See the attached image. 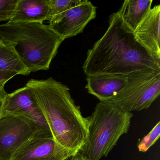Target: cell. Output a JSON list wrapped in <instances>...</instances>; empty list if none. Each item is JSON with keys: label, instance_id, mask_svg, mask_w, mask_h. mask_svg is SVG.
<instances>
[{"label": "cell", "instance_id": "cell-12", "mask_svg": "<svg viewBox=\"0 0 160 160\" xmlns=\"http://www.w3.org/2000/svg\"><path fill=\"white\" fill-rule=\"evenodd\" d=\"M49 0H18L10 22H41L50 18Z\"/></svg>", "mask_w": 160, "mask_h": 160}, {"label": "cell", "instance_id": "cell-5", "mask_svg": "<svg viewBox=\"0 0 160 160\" xmlns=\"http://www.w3.org/2000/svg\"><path fill=\"white\" fill-rule=\"evenodd\" d=\"M160 94V72L138 71L128 75L125 87L107 101L127 112L148 108Z\"/></svg>", "mask_w": 160, "mask_h": 160}, {"label": "cell", "instance_id": "cell-20", "mask_svg": "<svg viewBox=\"0 0 160 160\" xmlns=\"http://www.w3.org/2000/svg\"><path fill=\"white\" fill-rule=\"evenodd\" d=\"M68 160H88V158L84 156L83 154L79 152L76 154L75 156H73Z\"/></svg>", "mask_w": 160, "mask_h": 160}, {"label": "cell", "instance_id": "cell-19", "mask_svg": "<svg viewBox=\"0 0 160 160\" xmlns=\"http://www.w3.org/2000/svg\"><path fill=\"white\" fill-rule=\"evenodd\" d=\"M5 84L0 86V117L4 110V104L8 93L5 89Z\"/></svg>", "mask_w": 160, "mask_h": 160}, {"label": "cell", "instance_id": "cell-6", "mask_svg": "<svg viewBox=\"0 0 160 160\" xmlns=\"http://www.w3.org/2000/svg\"><path fill=\"white\" fill-rule=\"evenodd\" d=\"M3 112L26 120L35 133L34 138L53 137L42 110L27 86L8 93Z\"/></svg>", "mask_w": 160, "mask_h": 160}, {"label": "cell", "instance_id": "cell-2", "mask_svg": "<svg viewBox=\"0 0 160 160\" xmlns=\"http://www.w3.org/2000/svg\"><path fill=\"white\" fill-rule=\"evenodd\" d=\"M42 110L52 136L66 148L81 151L88 137V119L82 116L70 89L52 77L26 84Z\"/></svg>", "mask_w": 160, "mask_h": 160}, {"label": "cell", "instance_id": "cell-1", "mask_svg": "<svg viewBox=\"0 0 160 160\" xmlns=\"http://www.w3.org/2000/svg\"><path fill=\"white\" fill-rule=\"evenodd\" d=\"M83 70L87 76H128L147 70L160 72V59L136 39L134 32L116 12L109 17L105 33L88 50Z\"/></svg>", "mask_w": 160, "mask_h": 160}, {"label": "cell", "instance_id": "cell-16", "mask_svg": "<svg viewBox=\"0 0 160 160\" xmlns=\"http://www.w3.org/2000/svg\"><path fill=\"white\" fill-rule=\"evenodd\" d=\"M160 135V122H158L152 130L144 137L138 145V150L146 152L158 140Z\"/></svg>", "mask_w": 160, "mask_h": 160}, {"label": "cell", "instance_id": "cell-8", "mask_svg": "<svg viewBox=\"0 0 160 160\" xmlns=\"http://www.w3.org/2000/svg\"><path fill=\"white\" fill-rule=\"evenodd\" d=\"M97 8L88 0H81L74 7L49 20V27L64 41L82 33L96 16Z\"/></svg>", "mask_w": 160, "mask_h": 160}, {"label": "cell", "instance_id": "cell-4", "mask_svg": "<svg viewBox=\"0 0 160 160\" xmlns=\"http://www.w3.org/2000/svg\"><path fill=\"white\" fill-rule=\"evenodd\" d=\"M132 116L108 102L98 103L88 118V139L80 152L88 160L106 157L128 132Z\"/></svg>", "mask_w": 160, "mask_h": 160}, {"label": "cell", "instance_id": "cell-7", "mask_svg": "<svg viewBox=\"0 0 160 160\" xmlns=\"http://www.w3.org/2000/svg\"><path fill=\"white\" fill-rule=\"evenodd\" d=\"M34 137L35 133L26 120L3 112L0 117V160H12L18 149Z\"/></svg>", "mask_w": 160, "mask_h": 160}, {"label": "cell", "instance_id": "cell-18", "mask_svg": "<svg viewBox=\"0 0 160 160\" xmlns=\"http://www.w3.org/2000/svg\"><path fill=\"white\" fill-rule=\"evenodd\" d=\"M18 75V74L9 71H0V86L6 84L10 79Z\"/></svg>", "mask_w": 160, "mask_h": 160}, {"label": "cell", "instance_id": "cell-3", "mask_svg": "<svg viewBox=\"0 0 160 160\" xmlns=\"http://www.w3.org/2000/svg\"><path fill=\"white\" fill-rule=\"evenodd\" d=\"M0 39L14 50L31 73L47 71L63 42L49 25L41 22L0 25Z\"/></svg>", "mask_w": 160, "mask_h": 160}, {"label": "cell", "instance_id": "cell-9", "mask_svg": "<svg viewBox=\"0 0 160 160\" xmlns=\"http://www.w3.org/2000/svg\"><path fill=\"white\" fill-rule=\"evenodd\" d=\"M78 152L62 147L53 137L32 138L18 149L12 160H68Z\"/></svg>", "mask_w": 160, "mask_h": 160}, {"label": "cell", "instance_id": "cell-15", "mask_svg": "<svg viewBox=\"0 0 160 160\" xmlns=\"http://www.w3.org/2000/svg\"><path fill=\"white\" fill-rule=\"evenodd\" d=\"M81 0H49L50 18L74 7ZM49 19V20H50Z\"/></svg>", "mask_w": 160, "mask_h": 160}, {"label": "cell", "instance_id": "cell-11", "mask_svg": "<svg viewBox=\"0 0 160 160\" xmlns=\"http://www.w3.org/2000/svg\"><path fill=\"white\" fill-rule=\"evenodd\" d=\"M86 88L100 102H107L126 85L128 76L101 74L87 76Z\"/></svg>", "mask_w": 160, "mask_h": 160}, {"label": "cell", "instance_id": "cell-13", "mask_svg": "<svg viewBox=\"0 0 160 160\" xmlns=\"http://www.w3.org/2000/svg\"><path fill=\"white\" fill-rule=\"evenodd\" d=\"M152 2V0H126L117 13L134 32L150 11Z\"/></svg>", "mask_w": 160, "mask_h": 160}, {"label": "cell", "instance_id": "cell-14", "mask_svg": "<svg viewBox=\"0 0 160 160\" xmlns=\"http://www.w3.org/2000/svg\"><path fill=\"white\" fill-rule=\"evenodd\" d=\"M0 71H9L18 75L28 76L31 73L14 50L0 39Z\"/></svg>", "mask_w": 160, "mask_h": 160}, {"label": "cell", "instance_id": "cell-10", "mask_svg": "<svg viewBox=\"0 0 160 160\" xmlns=\"http://www.w3.org/2000/svg\"><path fill=\"white\" fill-rule=\"evenodd\" d=\"M160 5H155L134 31L136 39L160 59Z\"/></svg>", "mask_w": 160, "mask_h": 160}, {"label": "cell", "instance_id": "cell-17", "mask_svg": "<svg viewBox=\"0 0 160 160\" xmlns=\"http://www.w3.org/2000/svg\"><path fill=\"white\" fill-rule=\"evenodd\" d=\"M18 0H0V21H10Z\"/></svg>", "mask_w": 160, "mask_h": 160}]
</instances>
